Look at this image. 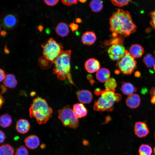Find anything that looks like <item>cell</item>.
<instances>
[{"label": "cell", "instance_id": "cell-1", "mask_svg": "<svg viewBox=\"0 0 155 155\" xmlns=\"http://www.w3.org/2000/svg\"><path fill=\"white\" fill-rule=\"evenodd\" d=\"M109 20L113 38H124L136 31L137 27L127 11L118 9L113 13Z\"/></svg>", "mask_w": 155, "mask_h": 155}, {"label": "cell", "instance_id": "cell-2", "mask_svg": "<svg viewBox=\"0 0 155 155\" xmlns=\"http://www.w3.org/2000/svg\"><path fill=\"white\" fill-rule=\"evenodd\" d=\"M53 112L46 100L40 96L33 100L29 109L30 117L34 118L40 125L46 123L51 117Z\"/></svg>", "mask_w": 155, "mask_h": 155}, {"label": "cell", "instance_id": "cell-3", "mask_svg": "<svg viewBox=\"0 0 155 155\" xmlns=\"http://www.w3.org/2000/svg\"><path fill=\"white\" fill-rule=\"evenodd\" d=\"M71 51H63L54 61L53 73L57 78L63 80L67 78L70 83L75 86L70 74V58Z\"/></svg>", "mask_w": 155, "mask_h": 155}, {"label": "cell", "instance_id": "cell-4", "mask_svg": "<svg viewBox=\"0 0 155 155\" xmlns=\"http://www.w3.org/2000/svg\"><path fill=\"white\" fill-rule=\"evenodd\" d=\"M100 95L93 105V108L95 111H112L115 102H119L121 99V95L115 93V89L103 90Z\"/></svg>", "mask_w": 155, "mask_h": 155}, {"label": "cell", "instance_id": "cell-5", "mask_svg": "<svg viewBox=\"0 0 155 155\" xmlns=\"http://www.w3.org/2000/svg\"><path fill=\"white\" fill-rule=\"evenodd\" d=\"M41 46L43 57L53 63L63 51L62 45L51 38L42 44Z\"/></svg>", "mask_w": 155, "mask_h": 155}, {"label": "cell", "instance_id": "cell-6", "mask_svg": "<svg viewBox=\"0 0 155 155\" xmlns=\"http://www.w3.org/2000/svg\"><path fill=\"white\" fill-rule=\"evenodd\" d=\"M58 118L65 127L76 129L79 125L78 119L75 115L69 105L64 107L58 111Z\"/></svg>", "mask_w": 155, "mask_h": 155}, {"label": "cell", "instance_id": "cell-7", "mask_svg": "<svg viewBox=\"0 0 155 155\" xmlns=\"http://www.w3.org/2000/svg\"><path fill=\"white\" fill-rule=\"evenodd\" d=\"M136 64L135 58L131 55L129 51L126 50L125 55L117 61V66L123 74L130 75L136 68Z\"/></svg>", "mask_w": 155, "mask_h": 155}, {"label": "cell", "instance_id": "cell-8", "mask_svg": "<svg viewBox=\"0 0 155 155\" xmlns=\"http://www.w3.org/2000/svg\"><path fill=\"white\" fill-rule=\"evenodd\" d=\"M126 50L123 44H113L108 50V55L110 58L113 61H119L125 54Z\"/></svg>", "mask_w": 155, "mask_h": 155}, {"label": "cell", "instance_id": "cell-9", "mask_svg": "<svg viewBox=\"0 0 155 155\" xmlns=\"http://www.w3.org/2000/svg\"><path fill=\"white\" fill-rule=\"evenodd\" d=\"M2 22V25L5 28L11 29L16 26L18 22V18L15 14L9 13L3 16Z\"/></svg>", "mask_w": 155, "mask_h": 155}, {"label": "cell", "instance_id": "cell-10", "mask_svg": "<svg viewBox=\"0 0 155 155\" xmlns=\"http://www.w3.org/2000/svg\"><path fill=\"white\" fill-rule=\"evenodd\" d=\"M134 131L135 134L140 138L146 137L149 132L147 125L145 122L142 121H137L135 123Z\"/></svg>", "mask_w": 155, "mask_h": 155}, {"label": "cell", "instance_id": "cell-11", "mask_svg": "<svg viewBox=\"0 0 155 155\" xmlns=\"http://www.w3.org/2000/svg\"><path fill=\"white\" fill-rule=\"evenodd\" d=\"M84 66L86 71L90 73H93L97 72L100 67L99 61L93 58L87 60L85 63Z\"/></svg>", "mask_w": 155, "mask_h": 155}, {"label": "cell", "instance_id": "cell-12", "mask_svg": "<svg viewBox=\"0 0 155 155\" xmlns=\"http://www.w3.org/2000/svg\"><path fill=\"white\" fill-rule=\"evenodd\" d=\"M126 104L129 107L135 108L139 107L141 102V98L139 95L133 93L128 96L126 100Z\"/></svg>", "mask_w": 155, "mask_h": 155}, {"label": "cell", "instance_id": "cell-13", "mask_svg": "<svg viewBox=\"0 0 155 155\" xmlns=\"http://www.w3.org/2000/svg\"><path fill=\"white\" fill-rule=\"evenodd\" d=\"M78 100L82 103H89L92 99V93L87 90H82L79 91L77 93Z\"/></svg>", "mask_w": 155, "mask_h": 155}, {"label": "cell", "instance_id": "cell-14", "mask_svg": "<svg viewBox=\"0 0 155 155\" xmlns=\"http://www.w3.org/2000/svg\"><path fill=\"white\" fill-rule=\"evenodd\" d=\"M30 128L29 121L26 119H20L17 122L16 129L17 131L21 134H25L28 132Z\"/></svg>", "mask_w": 155, "mask_h": 155}, {"label": "cell", "instance_id": "cell-15", "mask_svg": "<svg viewBox=\"0 0 155 155\" xmlns=\"http://www.w3.org/2000/svg\"><path fill=\"white\" fill-rule=\"evenodd\" d=\"M24 141L26 146L31 149L37 148L40 143L39 138L35 135H31L27 136L25 139Z\"/></svg>", "mask_w": 155, "mask_h": 155}, {"label": "cell", "instance_id": "cell-16", "mask_svg": "<svg viewBox=\"0 0 155 155\" xmlns=\"http://www.w3.org/2000/svg\"><path fill=\"white\" fill-rule=\"evenodd\" d=\"M96 39V36L94 32L91 31H86L81 37L82 43L86 45H91L93 44Z\"/></svg>", "mask_w": 155, "mask_h": 155}, {"label": "cell", "instance_id": "cell-17", "mask_svg": "<svg viewBox=\"0 0 155 155\" xmlns=\"http://www.w3.org/2000/svg\"><path fill=\"white\" fill-rule=\"evenodd\" d=\"M72 110L75 115L78 119L85 117L87 113V109L82 103L74 104L73 106Z\"/></svg>", "mask_w": 155, "mask_h": 155}, {"label": "cell", "instance_id": "cell-18", "mask_svg": "<svg viewBox=\"0 0 155 155\" xmlns=\"http://www.w3.org/2000/svg\"><path fill=\"white\" fill-rule=\"evenodd\" d=\"M111 73L107 69L102 68L100 69L97 72L96 75L97 79L102 83L105 82L109 78Z\"/></svg>", "mask_w": 155, "mask_h": 155}, {"label": "cell", "instance_id": "cell-19", "mask_svg": "<svg viewBox=\"0 0 155 155\" xmlns=\"http://www.w3.org/2000/svg\"><path fill=\"white\" fill-rule=\"evenodd\" d=\"M129 52L131 55L134 58H139L142 56L144 50L141 45L135 44L130 46Z\"/></svg>", "mask_w": 155, "mask_h": 155}, {"label": "cell", "instance_id": "cell-20", "mask_svg": "<svg viewBox=\"0 0 155 155\" xmlns=\"http://www.w3.org/2000/svg\"><path fill=\"white\" fill-rule=\"evenodd\" d=\"M55 31L58 35L62 37L67 36L69 32L68 26L63 22H60L57 25Z\"/></svg>", "mask_w": 155, "mask_h": 155}, {"label": "cell", "instance_id": "cell-21", "mask_svg": "<svg viewBox=\"0 0 155 155\" xmlns=\"http://www.w3.org/2000/svg\"><path fill=\"white\" fill-rule=\"evenodd\" d=\"M121 90L124 94L129 96L137 91V89L132 84L128 82H123Z\"/></svg>", "mask_w": 155, "mask_h": 155}, {"label": "cell", "instance_id": "cell-22", "mask_svg": "<svg viewBox=\"0 0 155 155\" xmlns=\"http://www.w3.org/2000/svg\"><path fill=\"white\" fill-rule=\"evenodd\" d=\"M3 85L6 87L10 88H15L17 84V81L15 75L11 74L6 75L3 81Z\"/></svg>", "mask_w": 155, "mask_h": 155}, {"label": "cell", "instance_id": "cell-23", "mask_svg": "<svg viewBox=\"0 0 155 155\" xmlns=\"http://www.w3.org/2000/svg\"><path fill=\"white\" fill-rule=\"evenodd\" d=\"M12 122L11 117L9 114H5L1 116L0 125L2 127L6 128L9 127L11 124Z\"/></svg>", "mask_w": 155, "mask_h": 155}, {"label": "cell", "instance_id": "cell-24", "mask_svg": "<svg viewBox=\"0 0 155 155\" xmlns=\"http://www.w3.org/2000/svg\"><path fill=\"white\" fill-rule=\"evenodd\" d=\"M90 6L93 11L98 12L103 8L102 1L101 0H92L90 3Z\"/></svg>", "mask_w": 155, "mask_h": 155}, {"label": "cell", "instance_id": "cell-25", "mask_svg": "<svg viewBox=\"0 0 155 155\" xmlns=\"http://www.w3.org/2000/svg\"><path fill=\"white\" fill-rule=\"evenodd\" d=\"M14 150L9 144H4L0 147V155H13Z\"/></svg>", "mask_w": 155, "mask_h": 155}, {"label": "cell", "instance_id": "cell-26", "mask_svg": "<svg viewBox=\"0 0 155 155\" xmlns=\"http://www.w3.org/2000/svg\"><path fill=\"white\" fill-rule=\"evenodd\" d=\"M138 152L140 155H151L152 150L149 145L142 144L139 147Z\"/></svg>", "mask_w": 155, "mask_h": 155}, {"label": "cell", "instance_id": "cell-27", "mask_svg": "<svg viewBox=\"0 0 155 155\" xmlns=\"http://www.w3.org/2000/svg\"><path fill=\"white\" fill-rule=\"evenodd\" d=\"M143 60L145 65L148 68H152L155 64V58L150 53L147 54L144 57Z\"/></svg>", "mask_w": 155, "mask_h": 155}, {"label": "cell", "instance_id": "cell-28", "mask_svg": "<svg viewBox=\"0 0 155 155\" xmlns=\"http://www.w3.org/2000/svg\"><path fill=\"white\" fill-rule=\"evenodd\" d=\"M104 86L105 90H112L115 89L117 86V83L114 78H110L105 82Z\"/></svg>", "mask_w": 155, "mask_h": 155}, {"label": "cell", "instance_id": "cell-29", "mask_svg": "<svg viewBox=\"0 0 155 155\" xmlns=\"http://www.w3.org/2000/svg\"><path fill=\"white\" fill-rule=\"evenodd\" d=\"M38 62L41 68L44 69L50 68L53 63L44 57L40 58Z\"/></svg>", "mask_w": 155, "mask_h": 155}, {"label": "cell", "instance_id": "cell-30", "mask_svg": "<svg viewBox=\"0 0 155 155\" xmlns=\"http://www.w3.org/2000/svg\"><path fill=\"white\" fill-rule=\"evenodd\" d=\"M114 5L119 7H122L127 5L131 0H110Z\"/></svg>", "mask_w": 155, "mask_h": 155}, {"label": "cell", "instance_id": "cell-31", "mask_svg": "<svg viewBox=\"0 0 155 155\" xmlns=\"http://www.w3.org/2000/svg\"><path fill=\"white\" fill-rule=\"evenodd\" d=\"M14 155H28V152L24 146H21L17 149Z\"/></svg>", "mask_w": 155, "mask_h": 155}, {"label": "cell", "instance_id": "cell-32", "mask_svg": "<svg viewBox=\"0 0 155 155\" xmlns=\"http://www.w3.org/2000/svg\"><path fill=\"white\" fill-rule=\"evenodd\" d=\"M151 20L150 22V24L152 27L155 30V10L150 12Z\"/></svg>", "mask_w": 155, "mask_h": 155}, {"label": "cell", "instance_id": "cell-33", "mask_svg": "<svg viewBox=\"0 0 155 155\" xmlns=\"http://www.w3.org/2000/svg\"><path fill=\"white\" fill-rule=\"evenodd\" d=\"M78 0H61L62 3L64 5L70 6L77 3Z\"/></svg>", "mask_w": 155, "mask_h": 155}, {"label": "cell", "instance_id": "cell-34", "mask_svg": "<svg viewBox=\"0 0 155 155\" xmlns=\"http://www.w3.org/2000/svg\"><path fill=\"white\" fill-rule=\"evenodd\" d=\"M44 1L47 5L53 6L57 4L59 0H44Z\"/></svg>", "mask_w": 155, "mask_h": 155}, {"label": "cell", "instance_id": "cell-35", "mask_svg": "<svg viewBox=\"0 0 155 155\" xmlns=\"http://www.w3.org/2000/svg\"><path fill=\"white\" fill-rule=\"evenodd\" d=\"M0 81L1 82L3 81L6 75L5 74L4 71L1 69H0Z\"/></svg>", "mask_w": 155, "mask_h": 155}, {"label": "cell", "instance_id": "cell-36", "mask_svg": "<svg viewBox=\"0 0 155 155\" xmlns=\"http://www.w3.org/2000/svg\"><path fill=\"white\" fill-rule=\"evenodd\" d=\"M0 142L1 143H3L5 139V135L4 133L1 130L0 131Z\"/></svg>", "mask_w": 155, "mask_h": 155}, {"label": "cell", "instance_id": "cell-37", "mask_svg": "<svg viewBox=\"0 0 155 155\" xmlns=\"http://www.w3.org/2000/svg\"><path fill=\"white\" fill-rule=\"evenodd\" d=\"M70 26L72 30H76L78 28V26L75 24L73 23L71 24Z\"/></svg>", "mask_w": 155, "mask_h": 155}, {"label": "cell", "instance_id": "cell-38", "mask_svg": "<svg viewBox=\"0 0 155 155\" xmlns=\"http://www.w3.org/2000/svg\"><path fill=\"white\" fill-rule=\"evenodd\" d=\"M101 90L99 88H96L94 91L95 94L97 96L101 94Z\"/></svg>", "mask_w": 155, "mask_h": 155}, {"label": "cell", "instance_id": "cell-39", "mask_svg": "<svg viewBox=\"0 0 155 155\" xmlns=\"http://www.w3.org/2000/svg\"><path fill=\"white\" fill-rule=\"evenodd\" d=\"M150 94L151 96H155V87H152L150 91Z\"/></svg>", "mask_w": 155, "mask_h": 155}, {"label": "cell", "instance_id": "cell-40", "mask_svg": "<svg viewBox=\"0 0 155 155\" xmlns=\"http://www.w3.org/2000/svg\"><path fill=\"white\" fill-rule=\"evenodd\" d=\"M1 94L5 93L7 91V89L6 87L4 85H1Z\"/></svg>", "mask_w": 155, "mask_h": 155}, {"label": "cell", "instance_id": "cell-41", "mask_svg": "<svg viewBox=\"0 0 155 155\" xmlns=\"http://www.w3.org/2000/svg\"><path fill=\"white\" fill-rule=\"evenodd\" d=\"M0 108L1 107V106L3 104V103L5 102V99L1 95L0 97Z\"/></svg>", "mask_w": 155, "mask_h": 155}, {"label": "cell", "instance_id": "cell-42", "mask_svg": "<svg viewBox=\"0 0 155 155\" xmlns=\"http://www.w3.org/2000/svg\"><path fill=\"white\" fill-rule=\"evenodd\" d=\"M151 102L153 104H155V96H151Z\"/></svg>", "mask_w": 155, "mask_h": 155}, {"label": "cell", "instance_id": "cell-43", "mask_svg": "<svg viewBox=\"0 0 155 155\" xmlns=\"http://www.w3.org/2000/svg\"><path fill=\"white\" fill-rule=\"evenodd\" d=\"M134 75L136 77H139L141 75L139 71H136Z\"/></svg>", "mask_w": 155, "mask_h": 155}, {"label": "cell", "instance_id": "cell-44", "mask_svg": "<svg viewBox=\"0 0 155 155\" xmlns=\"http://www.w3.org/2000/svg\"><path fill=\"white\" fill-rule=\"evenodd\" d=\"M1 34L2 36H5L6 34L7 33L5 31L3 30L1 31Z\"/></svg>", "mask_w": 155, "mask_h": 155}, {"label": "cell", "instance_id": "cell-45", "mask_svg": "<svg viewBox=\"0 0 155 155\" xmlns=\"http://www.w3.org/2000/svg\"><path fill=\"white\" fill-rule=\"evenodd\" d=\"M88 142L86 140H84L83 142V143L84 145H87L88 144Z\"/></svg>", "mask_w": 155, "mask_h": 155}, {"label": "cell", "instance_id": "cell-46", "mask_svg": "<svg viewBox=\"0 0 155 155\" xmlns=\"http://www.w3.org/2000/svg\"><path fill=\"white\" fill-rule=\"evenodd\" d=\"M36 93L34 92H32L30 93V95L31 96H34L35 95Z\"/></svg>", "mask_w": 155, "mask_h": 155}, {"label": "cell", "instance_id": "cell-47", "mask_svg": "<svg viewBox=\"0 0 155 155\" xmlns=\"http://www.w3.org/2000/svg\"><path fill=\"white\" fill-rule=\"evenodd\" d=\"M45 145L44 144H42L40 146V147L41 148H43L45 147Z\"/></svg>", "mask_w": 155, "mask_h": 155}, {"label": "cell", "instance_id": "cell-48", "mask_svg": "<svg viewBox=\"0 0 155 155\" xmlns=\"http://www.w3.org/2000/svg\"><path fill=\"white\" fill-rule=\"evenodd\" d=\"M154 154L155 155V146L154 147Z\"/></svg>", "mask_w": 155, "mask_h": 155}, {"label": "cell", "instance_id": "cell-49", "mask_svg": "<svg viewBox=\"0 0 155 155\" xmlns=\"http://www.w3.org/2000/svg\"><path fill=\"white\" fill-rule=\"evenodd\" d=\"M153 68H154V71H155V65H154V67H153Z\"/></svg>", "mask_w": 155, "mask_h": 155}, {"label": "cell", "instance_id": "cell-50", "mask_svg": "<svg viewBox=\"0 0 155 155\" xmlns=\"http://www.w3.org/2000/svg\"><path fill=\"white\" fill-rule=\"evenodd\" d=\"M154 138H155V132L154 134Z\"/></svg>", "mask_w": 155, "mask_h": 155}, {"label": "cell", "instance_id": "cell-51", "mask_svg": "<svg viewBox=\"0 0 155 155\" xmlns=\"http://www.w3.org/2000/svg\"></svg>", "mask_w": 155, "mask_h": 155}, {"label": "cell", "instance_id": "cell-52", "mask_svg": "<svg viewBox=\"0 0 155 155\" xmlns=\"http://www.w3.org/2000/svg\"></svg>", "mask_w": 155, "mask_h": 155}]
</instances>
